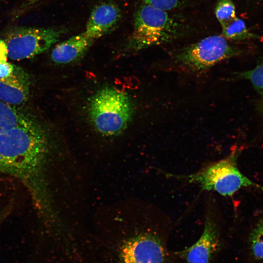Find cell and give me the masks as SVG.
I'll return each mask as SVG.
<instances>
[{"instance_id":"cell-13","label":"cell","mask_w":263,"mask_h":263,"mask_svg":"<svg viewBox=\"0 0 263 263\" xmlns=\"http://www.w3.org/2000/svg\"><path fill=\"white\" fill-rule=\"evenodd\" d=\"M221 27L222 36L226 39L240 41L250 38H261L258 35L250 32L245 22L237 17Z\"/></svg>"},{"instance_id":"cell-7","label":"cell","mask_w":263,"mask_h":263,"mask_svg":"<svg viewBox=\"0 0 263 263\" xmlns=\"http://www.w3.org/2000/svg\"><path fill=\"white\" fill-rule=\"evenodd\" d=\"M123 263H168L164 241L155 231L142 233L126 242L122 247Z\"/></svg>"},{"instance_id":"cell-5","label":"cell","mask_w":263,"mask_h":263,"mask_svg":"<svg viewBox=\"0 0 263 263\" xmlns=\"http://www.w3.org/2000/svg\"><path fill=\"white\" fill-rule=\"evenodd\" d=\"M238 48L230 44L223 36L213 35L182 49L175 60L191 72H200L218 63L241 54Z\"/></svg>"},{"instance_id":"cell-14","label":"cell","mask_w":263,"mask_h":263,"mask_svg":"<svg viewBox=\"0 0 263 263\" xmlns=\"http://www.w3.org/2000/svg\"><path fill=\"white\" fill-rule=\"evenodd\" d=\"M235 75L237 79L248 80L261 98L263 99V59L260 60L253 69L237 72Z\"/></svg>"},{"instance_id":"cell-20","label":"cell","mask_w":263,"mask_h":263,"mask_svg":"<svg viewBox=\"0 0 263 263\" xmlns=\"http://www.w3.org/2000/svg\"><path fill=\"white\" fill-rule=\"evenodd\" d=\"M256 110L258 114L263 119V99L258 100L256 104Z\"/></svg>"},{"instance_id":"cell-16","label":"cell","mask_w":263,"mask_h":263,"mask_svg":"<svg viewBox=\"0 0 263 263\" xmlns=\"http://www.w3.org/2000/svg\"><path fill=\"white\" fill-rule=\"evenodd\" d=\"M214 13L221 26L236 17L235 6L232 0H219L215 6Z\"/></svg>"},{"instance_id":"cell-3","label":"cell","mask_w":263,"mask_h":263,"mask_svg":"<svg viewBox=\"0 0 263 263\" xmlns=\"http://www.w3.org/2000/svg\"><path fill=\"white\" fill-rule=\"evenodd\" d=\"M167 11L143 3L134 16L129 47L138 51L171 41L179 35V23Z\"/></svg>"},{"instance_id":"cell-15","label":"cell","mask_w":263,"mask_h":263,"mask_svg":"<svg viewBox=\"0 0 263 263\" xmlns=\"http://www.w3.org/2000/svg\"><path fill=\"white\" fill-rule=\"evenodd\" d=\"M248 242L252 257L263 261V217L259 219L250 232Z\"/></svg>"},{"instance_id":"cell-9","label":"cell","mask_w":263,"mask_h":263,"mask_svg":"<svg viewBox=\"0 0 263 263\" xmlns=\"http://www.w3.org/2000/svg\"><path fill=\"white\" fill-rule=\"evenodd\" d=\"M121 16V10L116 4L101 3L93 9L83 32L95 41L111 31Z\"/></svg>"},{"instance_id":"cell-11","label":"cell","mask_w":263,"mask_h":263,"mask_svg":"<svg viewBox=\"0 0 263 263\" xmlns=\"http://www.w3.org/2000/svg\"><path fill=\"white\" fill-rule=\"evenodd\" d=\"M94 40L84 32L58 43L51 53L52 60L57 64H67L80 58L92 46Z\"/></svg>"},{"instance_id":"cell-17","label":"cell","mask_w":263,"mask_h":263,"mask_svg":"<svg viewBox=\"0 0 263 263\" xmlns=\"http://www.w3.org/2000/svg\"><path fill=\"white\" fill-rule=\"evenodd\" d=\"M144 3L165 11L181 6L185 0H143Z\"/></svg>"},{"instance_id":"cell-19","label":"cell","mask_w":263,"mask_h":263,"mask_svg":"<svg viewBox=\"0 0 263 263\" xmlns=\"http://www.w3.org/2000/svg\"><path fill=\"white\" fill-rule=\"evenodd\" d=\"M8 56L7 44L4 40L0 39V64L7 61Z\"/></svg>"},{"instance_id":"cell-8","label":"cell","mask_w":263,"mask_h":263,"mask_svg":"<svg viewBox=\"0 0 263 263\" xmlns=\"http://www.w3.org/2000/svg\"><path fill=\"white\" fill-rule=\"evenodd\" d=\"M220 233L214 215H206L203 233L196 242L176 253L187 263H212L220 248Z\"/></svg>"},{"instance_id":"cell-2","label":"cell","mask_w":263,"mask_h":263,"mask_svg":"<svg viewBox=\"0 0 263 263\" xmlns=\"http://www.w3.org/2000/svg\"><path fill=\"white\" fill-rule=\"evenodd\" d=\"M134 113L129 95L113 88L105 87L91 98L88 113L94 129L102 134L116 135L128 127Z\"/></svg>"},{"instance_id":"cell-12","label":"cell","mask_w":263,"mask_h":263,"mask_svg":"<svg viewBox=\"0 0 263 263\" xmlns=\"http://www.w3.org/2000/svg\"><path fill=\"white\" fill-rule=\"evenodd\" d=\"M30 116L15 106L0 100V134L17 126Z\"/></svg>"},{"instance_id":"cell-1","label":"cell","mask_w":263,"mask_h":263,"mask_svg":"<svg viewBox=\"0 0 263 263\" xmlns=\"http://www.w3.org/2000/svg\"><path fill=\"white\" fill-rule=\"evenodd\" d=\"M47 148L44 129L31 116L0 134V173L19 179L43 213L49 207L43 175Z\"/></svg>"},{"instance_id":"cell-6","label":"cell","mask_w":263,"mask_h":263,"mask_svg":"<svg viewBox=\"0 0 263 263\" xmlns=\"http://www.w3.org/2000/svg\"><path fill=\"white\" fill-rule=\"evenodd\" d=\"M64 32L63 29L56 28H14L4 40L8 56L14 60L34 57L57 42Z\"/></svg>"},{"instance_id":"cell-18","label":"cell","mask_w":263,"mask_h":263,"mask_svg":"<svg viewBox=\"0 0 263 263\" xmlns=\"http://www.w3.org/2000/svg\"><path fill=\"white\" fill-rule=\"evenodd\" d=\"M15 65L7 61L0 64V79H5L13 73Z\"/></svg>"},{"instance_id":"cell-10","label":"cell","mask_w":263,"mask_h":263,"mask_svg":"<svg viewBox=\"0 0 263 263\" xmlns=\"http://www.w3.org/2000/svg\"><path fill=\"white\" fill-rule=\"evenodd\" d=\"M29 90L27 74L15 65L10 76L0 79V100L13 106L23 104L28 98Z\"/></svg>"},{"instance_id":"cell-4","label":"cell","mask_w":263,"mask_h":263,"mask_svg":"<svg viewBox=\"0 0 263 263\" xmlns=\"http://www.w3.org/2000/svg\"><path fill=\"white\" fill-rule=\"evenodd\" d=\"M239 151L199 171L183 176L188 182L199 185L203 190L215 191L223 196H231L243 187H263L243 174L237 166Z\"/></svg>"},{"instance_id":"cell-21","label":"cell","mask_w":263,"mask_h":263,"mask_svg":"<svg viewBox=\"0 0 263 263\" xmlns=\"http://www.w3.org/2000/svg\"><path fill=\"white\" fill-rule=\"evenodd\" d=\"M39 0H28V1L27 2V3H25V5L26 6H28L29 5H31L34 3L36 2Z\"/></svg>"}]
</instances>
